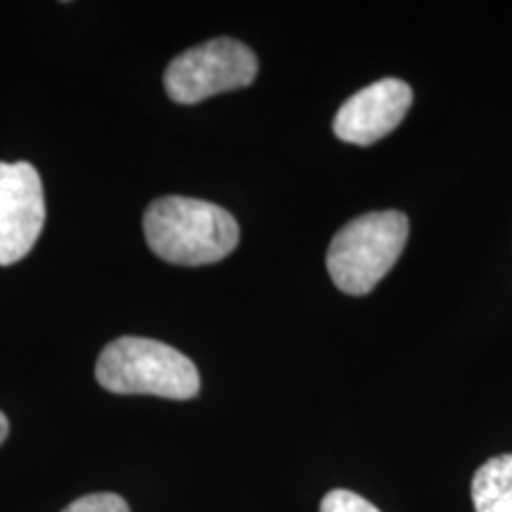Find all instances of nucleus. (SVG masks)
<instances>
[{"mask_svg":"<svg viewBox=\"0 0 512 512\" xmlns=\"http://www.w3.org/2000/svg\"><path fill=\"white\" fill-rule=\"evenodd\" d=\"M472 503L477 512H512V453L479 467L472 477Z\"/></svg>","mask_w":512,"mask_h":512,"instance_id":"0eeeda50","label":"nucleus"},{"mask_svg":"<svg viewBox=\"0 0 512 512\" xmlns=\"http://www.w3.org/2000/svg\"><path fill=\"white\" fill-rule=\"evenodd\" d=\"M320 512H380L373 503L361 498L354 491L335 489L320 503Z\"/></svg>","mask_w":512,"mask_h":512,"instance_id":"6e6552de","label":"nucleus"},{"mask_svg":"<svg viewBox=\"0 0 512 512\" xmlns=\"http://www.w3.org/2000/svg\"><path fill=\"white\" fill-rule=\"evenodd\" d=\"M62 512H131L128 503L117 494H91L69 503Z\"/></svg>","mask_w":512,"mask_h":512,"instance_id":"1a4fd4ad","label":"nucleus"},{"mask_svg":"<svg viewBox=\"0 0 512 512\" xmlns=\"http://www.w3.org/2000/svg\"><path fill=\"white\" fill-rule=\"evenodd\" d=\"M147 247L178 266L216 264L238 247L240 226L219 204L192 197H159L147 207Z\"/></svg>","mask_w":512,"mask_h":512,"instance_id":"f257e3e1","label":"nucleus"},{"mask_svg":"<svg viewBox=\"0 0 512 512\" xmlns=\"http://www.w3.org/2000/svg\"><path fill=\"white\" fill-rule=\"evenodd\" d=\"M408 240V219L401 211H373L349 221L332 238L328 271L344 294L363 297L392 271Z\"/></svg>","mask_w":512,"mask_h":512,"instance_id":"7ed1b4c3","label":"nucleus"},{"mask_svg":"<svg viewBox=\"0 0 512 512\" xmlns=\"http://www.w3.org/2000/svg\"><path fill=\"white\" fill-rule=\"evenodd\" d=\"M256 72L259 60L245 43L214 38L171 60L164 72V88L178 105H197L211 95L247 88Z\"/></svg>","mask_w":512,"mask_h":512,"instance_id":"20e7f679","label":"nucleus"},{"mask_svg":"<svg viewBox=\"0 0 512 512\" xmlns=\"http://www.w3.org/2000/svg\"><path fill=\"white\" fill-rule=\"evenodd\" d=\"M46 221L41 176L27 162H0V266L22 261Z\"/></svg>","mask_w":512,"mask_h":512,"instance_id":"39448f33","label":"nucleus"},{"mask_svg":"<svg viewBox=\"0 0 512 512\" xmlns=\"http://www.w3.org/2000/svg\"><path fill=\"white\" fill-rule=\"evenodd\" d=\"M8 430H10V425H8V418H5V415L0 413V444H3L5 437H8Z\"/></svg>","mask_w":512,"mask_h":512,"instance_id":"9d476101","label":"nucleus"},{"mask_svg":"<svg viewBox=\"0 0 512 512\" xmlns=\"http://www.w3.org/2000/svg\"><path fill=\"white\" fill-rule=\"evenodd\" d=\"M95 377L112 394L188 401L200 392L195 363L169 344L147 337H119L107 344L95 366Z\"/></svg>","mask_w":512,"mask_h":512,"instance_id":"f03ea898","label":"nucleus"},{"mask_svg":"<svg viewBox=\"0 0 512 512\" xmlns=\"http://www.w3.org/2000/svg\"><path fill=\"white\" fill-rule=\"evenodd\" d=\"M413 91L406 81L382 79L351 95L339 107L332 131L351 145H373L399 128L411 110Z\"/></svg>","mask_w":512,"mask_h":512,"instance_id":"423d86ee","label":"nucleus"}]
</instances>
